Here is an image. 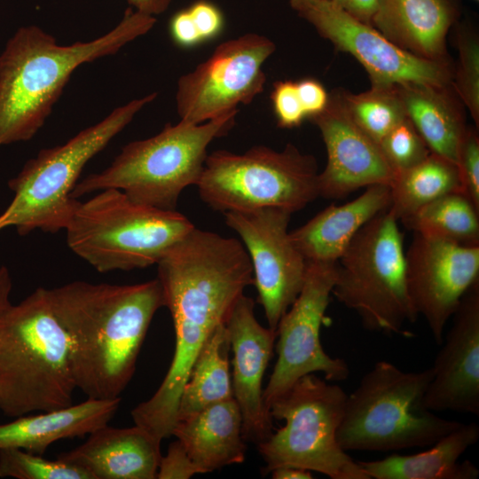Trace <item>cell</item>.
Here are the masks:
<instances>
[{
  "instance_id": "14",
  "label": "cell",
  "mask_w": 479,
  "mask_h": 479,
  "mask_svg": "<svg viewBox=\"0 0 479 479\" xmlns=\"http://www.w3.org/2000/svg\"><path fill=\"white\" fill-rule=\"evenodd\" d=\"M223 215L249 256L258 302L268 326L276 330L299 294L307 270V261L294 245L288 231L292 213L264 208Z\"/></svg>"
},
{
  "instance_id": "17",
  "label": "cell",
  "mask_w": 479,
  "mask_h": 479,
  "mask_svg": "<svg viewBox=\"0 0 479 479\" xmlns=\"http://www.w3.org/2000/svg\"><path fill=\"white\" fill-rule=\"evenodd\" d=\"M318 128L327 154L318 173V197L342 199L359 188L390 186L396 173L379 145L351 119L341 90L329 95L326 108L310 118Z\"/></svg>"
},
{
  "instance_id": "16",
  "label": "cell",
  "mask_w": 479,
  "mask_h": 479,
  "mask_svg": "<svg viewBox=\"0 0 479 479\" xmlns=\"http://www.w3.org/2000/svg\"><path fill=\"white\" fill-rule=\"evenodd\" d=\"M408 294L436 343L444 341V327L462 297L479 279V246L413 233L405 251Z\"/></svg>"
},
{
  "instance_id": "36",
  "label": "cell",
  "mask_w": 479,
  "mask_h": 479,
  "mask_svg": "<svg viewBox=\"0 0 479 479\" xmlns=\"http://www.w3.org/2000/svg\"><path fill=\"white\" fill-rule=\"evenodd\" d=\"M197 474L203 473L177 440L169 444L166 455H161L156 478L188 479Z\"/></svg>"
},
{
  "instance_id": "21",
  "label": "cell",
  "mask_w": 479,
  "mask_h": 479,
  "mask_svg": "<svg viewBox=\"0 0 479 479\" xmlns=\"http://www.w3.org/2000/svg\"><path fill=\"white\" fill-rule=\"evenodd\" d=\"M459 14L454 0H380L371 26L417 57L451 62L446 38Z\"/></svg>"
},
{
  "instance_id": "30",
  "label": "cell",
  "mask_w": 479,
  "mask_h": 479,
  "mask_svg": "<svg viewBox=\"0 0 479 479\" xmlns=\"http://www.w3.org/2000/svg\"><path fill=\"white\" fill-rule=\"evenodd\" d=\"M341 95L351 119L377 144L406 117L395 86H371L357 94L341 90Z\"/></svg>"
},
{
  "instance_id": "4",
  "label": "cell",
  "mask_w": 479,
  "mask_h": 479,
  "mask_svg": "<svg viewBox=\"0 0 479 479\" xmlns=\"http://www.w3.org/2000/svg\"><path fill=\"white\" fill-rule=\"evenodd\" d=\"M68 336L36 288L0 311V412L17 418L73 404Z\"/></svg>"
},
{
  "instance_id": "37",
  "label": "cell",
  "mask_w": 479,
  "mask_h": 479,
  "mask_svg": "<svg viewBox=\"0 0 479 479\" xmlns=\"http://www.w3.org/2000/svg\"><path fill=\"white\" fill-rule=\"evenodd\" d=\"M187 9L202 43L213 40L222 33L224 19L216 4L206 0H200Z\"/></svg>"
},
{
  "instance_id": "12",
  "label": "cell",
  "mask_w": 479,
  "mask_h": 479,
  "mask_svg": "<svg viewBox=\"0 0 479 479\" xmlns=\"http://www.w3.org/2000/svg\"><path fill=\"white\" fill-rule=\"evenodd\" d=\"M336 273L337 262H307L302 287L276 329L278 359L263 391L269 413L271 404L303 375L319 372L327 381H341L349 375L347 363L330 357L320 342Z\"/></svg>"
},
{
  "instance_id": "35",
  "label": "cell",
  "mask_w": 479,
  "mask_h": 479,
  "mask_svg": "<svg viewBox=\"0 0 479 479\" xmlns=\"http://www.w3.org/2000/svg\"><path fill=\"white\" fill-rule=\"evenodd\" d=\"M271 100L280 128L298 127L307 118L297 93L296 82L285 80L274 82Z\"/></svg>"
},
{
  "instance_id": "1",
  "label": "cell",
  "mask_w": 479,
  "mask_h": 479,
  "mask_svg": "<svg viewBox=\"0 0 479 479\" xmlns=\"http://www.w3.org/2000/svg\"><path fill=\"white\" fill-rule=\"evenodd\" d=\"M46 291L69 339L76 389L89 398L119 397L152 319L164 306L158 279L133 285L74 281Z\"/></svg>"
},
{
  "instance_id": "31",
  "label": "cell",
  "mask_w": 479,
  "mask_h": 479,
  "mask_svg": "<svg viewBox=\"0 0 479 479\" xmlns=\"http://www.w3.org/2000/svg\"><path fill=\"white\" fill-rule=\"evenodd\" d=\"M0 477L16 479H91L81 467L59 459L50 460L41 455L17 448L0 449Z\"/></svg>"
},
{
  "instance_id": "23",
  "label": "cell",
  "mask_w": 479,
  "mask_h": 479,
  "mask_svg": "<svg viewBox=\"0 0 479 479\" xmlns=\"http://www.w3.org/2000/svg\"><path fill=\"white\" fill-rule=\"evenodd\" d=\"M172 436L203 474L245 459L242 415L233 397L177 420Z\"/></svg>"
},
{
  "instance_id": "28",
  "label": "cell",
  "mask_w": 479,
  "mask_h": 479,
  "mask_svg": "<svg viewBox=\"0 0 479 479\" xmlns=\"http://www.w3.org/2000/svg\"><path fill=\"white\" fill-rule=\"evenodd\" d=\"M451 192H462L458 166L431 152L420 163L396 174L390 185L389 210L401 221Z\"/></svg>"
},
{
  "instance_id": "38",
  "label": "cell",
  "mask_w": 479,
  "mask_h": 479,
  "mask_svg": "<svg viewBox=\"0 0 479 479\" xmlns=\"http://www.w3.org/2000/svg\"><path fill=\"white\" fill-rule=\"evenodd\" d=\"M297 93L307 118L321 113L329 99L324 86L313 78H304L296 82Z\"/></svg>"
},
{
  "instance_id": "6",
  "label": "cell",
  "mask_w": 479,
  "mask_h": 479,
  "mask_svg": "<svg viewBox=\"0 0 479 479\" xmlns=\"http://www.w3.org/2000/svg\"><path fill=\"white\" fill-rule=\"evenodd\" d=\"M431 367L404 372L381 360L347 395L338 429L348 451L389 452L429 446L461 423L436 415L423 405L432 379Z\"/></svg>"
},
{
  "instance_id": "26",
  "label": "cell",
  "mask_w": 479,
  "mask_h": 479,
  "mask_svg": "<svg viewBox=\"0 0 479 479\" xmlns=\"http://www.w3.org/2000/svg\"><path fill=\"white\" fill-rule=\"evenodd\" d=\"M478 439L476 423H461L423 452L357 462L370 479H475L478 468L459 458Z\"/></svg>"
},
{
  "instance_id": "8",
  "label": "cell",
  "mask_w": 479,
  "mask_h": 479,
  "mask_svg": "<svg viewBox=\"0 0 479 479\" xmlns=\"http://www.w3.org/2000/svg\"><path fill=\"white\" fill-rule=\"evenodd\" d=\"M156 97L153 92L118 106L65 144L42 149L28 160L8 182L14 198L0 214V231L14 226L27 235L36 229L65 230L78 203L71 192L85 165Z\"/></svg>"
},
{
  "instance_id": "44",
  "label": "cell",
  "mask_w": 479,
  "mask_h": 479,
  "mask_svg": "<svg viewBox=\"0 0 479 479\" xmlns=\"http://www.w3.org/2000/svg\"><path fill=\"white\" fill-rule=\"evenodd\" d=\"M474 1H476V2H478L479 0H474Z\"/></svg>"
},
{
  "instance_id": "33",
  "label": "cell",
  "mask_w": 479,
  "mask_h": 479,
  "mask_svg": "<svg viewBox=\"0 0 479 479\" xmlns=\"http://www.w3.org/2000/svg\"><path fill=\"white\" fill-rule=\"evenodd\" d=\"M378 145L396 174L415 166L431 153L407 117L390 130Z\"/></svg>"
},
{
  "instance_id": "7",
  "label": "cell",
  "mask_w": 479,
  "mask_h": 479,
  "mask_svg": "<svg viewBox=\"0 0 479 479\" xmlns=\"http://www.w3.org/2000/svg\"><path fill=\"white\" fill-rule=\"evenodd\" d=\"M195 225L177 210L137 203L107 188L79 201L65 228L67 243L99 272L145 269Z\"/></svg>"
},
{
  "instance_id": "41",
  "label": "cell",
  "mask_w": 479,
  "mask_h": 479,
  "mask_svg": "<svg viewBox=\"0 0 479 479\" xmlns=\"http://www.w3.org/2000/svg\"><path fill=\"white\" fill-rule=\"evenodd\" d=\"M271 474L274 479H311L313 477L310 471L291 466L276 467L271 471Z\"/></svg>"
},
{
  "instance_id": "5",
  "label": "cell",
  "mask_w": 479,
  "mask_h": 479,
  "mask_svg": "<svg viewBox=\"0 0 479 479\" xmlns=\"http://www.w3.org/2000/svg\"><path fill=\"white\" fill-rule=\"evenodd\" d=\"M237 113L200 124L167 123L155 136L124 145L110 166L77 182L71 197L115 188L137 203L176 210L182 192L197 185L208 145L232 128Z\"/></svg>"
},
{
  "instance_id": "27",
  "label": "cell",
  "mask_w": 479,
  "mask_h": 479,
  "mask_svg": "<svg viewBox=\"0 0 479 479\" xmlns=\"http://www.w3.org/2000/svg\"><path fill=\"white\" fill-rule=\"evenodd\" d=\"M231 342L225 323L205 342L183 388L177 420L233 397L229 368Z\"/></svg>"
},
{
  "instance_id": "32",
  "label": "cell",
  "mask_w": 479,
  "mask_h": 479,
  "mask_svg": "<svg viewBox=\"0 0 479 479\" xmlns=\"http://www.w3.org/2000/svg\"><path fill=\"white\" fill-rule=\"evenodd\" d=\"M458 62L453 68L452 85L475 127L479 126V39L468 28L459 27L456 35Z\"/></svg>"
},
{
  "instance_id": "19",
  "label": "cell",
  "mask_w": 479,
  "mask_h": 479,
  "mask_svg": "<svg viewBox=\"0 0 479 479\" xmlns=\"http://www.w3.org/2000/svg\"><path fill=\"white\" fill-rule=\"evenodd\" d=\"M225 326L233 353L232 386L242 415L243 437L258 445L272 433V418L263 403L262 383L277 332L257 321L255 302L245 294L236 302Z\"/></svg>"
},
{
  "instance_id": "15",
  "label": "cell",
  "mask_w": 479,
  "mask_h": 479,
  "mask_svg": "<svg viewBox=\"0 0 479 479\" xmlns=\"http://www.w3.org/2000/svg\"><path fill=\"white\" fill-rule=\"evenodd\" d=\"M300 16L339 51L353 56L367 72L371 86L452 84L451 62L424 59L399 48L373 26L354 19L331 0L316 4Z\"/></svg>"
},
{
  "instance_id": "25",
  "label": "cell",
  "mask_w": 479,
  "mask_h": 479,
  "mask_svg": "<svg viewBox=\"0 0 479 479\" xmlns=\"http://www.w3.org/2000/svg\"><path fill=\"white\" fill-rule=\"evenodd\" d=\"M395 87L406 117L429 150L457 164L467 126L465 106L452 85L405 82Z\"/></svg>"
},
{
  "instance_id": "43",
  "label": "cell",
  "mask_w": 479,
  "mask_h": 479,
  "mask_svg": "<svg viewBox=\"0 0 479 479\" xmlns=\"http://www.w3.org/2000/svg\"><path fill=\"white\" fill-rule=\"evenodd\" d=\"M325 0H288L291 7L296 11L299 15Z\"/></svg>"
},
{
  "instance_id": "24",
  "label": "cell",
  "mask_w": 479,
  "mask_h": 479,
  "mask_svg": "<svg viewBox=\"0 0 479 479\" xmlns=\"http://www.w3.org/2000/svg\"><path fill=\"white\" fill-rule=\"evenodd\" d=\"M121 398H89L80 404L0 423V449L17 448L43 455L54 442L82 436L106 425Z\"/></svg>"
},
{
  "instance_id": "10",
  "label": "cell",
  "mask_w": 479,
  "mask_h": 479,
  "mask_svg": "<svg viewBox=\"0 0 479 479\" xmlns=\"http://www.w3.org/2000/svg\"><path fill=\"white\" fill-rule=\"evenodd\" d=\"M346 399L342 388L314 373L299 378L270 407L285 425L257 445L263 473L291 466L332 479H370L338 442Z\"/></svg>"
},
{
  "instance_id": "22",
  "label": "cell",
  "mask_w": 479,
  "mask_h": 479,
  "mask_svg": "<svg viewBox=\"0 0 479 479\" xmlns=\"http://www.w3.org/2000/svg\"><path fill=\"white\" fill-rule=\"evenodd\" d=\"M389 205L390 186H368L357 198L331 205L291 231V240L307 262H337L359 230Z\"/></svg>"
},
{
  "instance_id": "40",
  "label": "cell",
  "mask_w": 479,
  "mask_h": 479,
  "mask_svg": "<svg viewBox=\"0 0 479 479\" xmlns=\"http://www.w3.org/2000/svg\"><path fill=\"white\" fill-rule=\"evenodd\" d=\"M354 19L371 25L380 0H331Z\"/></svg>"
},
{
  "instance_id": "34",
  "label": "cell",
  "mask_w": 479,
  "mask_h": 479,
  "mask_svg": "<svg viewBox=\"0 0 479 479\" xmlns=\"http://www.w3.org/2000/svg\"><path fill=\"white\" fill-rule=\"evenodd\" d=\"M478 129L467 127L459 145L457 166L462 193L479 209Z\"/></svg>"
},
{
  "instance_id": "39",
  "label": "cell",
  "mask_w": 479,
  "mask_h": 479,
  "mask_svg": "<svg viewBox=\"0 0 479 479\" xmlns=\"http://www.w3.org/2000/svg\"><path fill=\"white\" fill-rule=\"evenodd\" d=\"M172 41L181 48H192L202 43L188 9L177 12L169 23Z\"/></svg>"
},
{
  "instance_id": "13",
  "label": "cell",
  "mask_w": 479,
  "mask_h": 479,
  "mask_svg": "<svg viewBox=\"0 0 479 479\" xmlns=\"http://www.w3.org/2000/svg\"><path fill=\"white\" fill-rule=\"evenodd\" d=\"M276 50L269 38L247 33L219 44L211 56L177 82L180 120L200 124L250 104L263 90V65Z\"/></svg>"
},
{
  "instance_id": "20",
  "label": "cell",
  "mask_w": 479,
  "mask_h": 479,
  "mask_svg": "<svg viewBox=\"0 0 479 479\" xmlns=\"http://www.w3.org/2000/svg\"><path fill=\"white\" fill-rule=\"evenodd\" d=\"M161 443L136 424L124 428L106 424L57 459L81 467L91 479H154L161 457Z\"/></svg>"
},
{
  "instance_id": "2",
  "label": "cell",
  "mask_w": 479,
  "mask_h": 479,
  "mask_svg": "<svg viewBox=\"0 0 479 479\" xmlns=\"http://www.w3.org/2000/svg\"><path fill=\"white\" fill-rule=\"evenodd\" d=\"M157 271L174 324L175 350L160 387L131 411V417L161 442L172 436L180 396L196 357L225 323L251 277L230 255L204 246L172 253L157 264Z\"/></svg>"
},
{
  "instance_id": "3",
  "label": "cell",
  "mask_w": 479,
  "mask_h": 479,
  "mask_svg": "<svg viewBox=\"0 0 479 479\" xmlns=\"http://www.w3.org/2000/svg\"><path fill=\"white\" fill-rule=\"evenodd\" d=\"M155 23L154 16L129 9L106 34L69 45L35 25L18 28L0 52V145L31 139L80 66L115 54Z\"/></svg>"
},
{
  "instance_id": "29",
  "label": "cell",
  "mask_w": 479,
  "mask_h": 479,
  "mask_svg": "<svg viewBox=\"0 0 479 479\" xmlns=\"http://www.w3.org/2000/svg\"><path fill=\"white\" fill-rule=\"evenodd\" d=\"M400 222L412 233L479 246V209L462 192L443 195Z\"/></svg>"
},
{
  "instance_id": "9",
  "label": "cell",
  "mask_w": 479,
  "mask_h": 479,
  "mask_svg": "<svg viewBox=\"0 0 479 479\" xmlns=\"http://www.w3.org/2000/svg\"><path fill=\"white\" fill-rule=\"evenodd\" d=\"M397 223L387 209L359 230L337 261L332 291L365 329L388 334H405L404 326L419 317L408 294Z\"/></svg>"
},
{
  "instance_id": "11",
  "label": "cell",
  "mask_w": 479,
  "mask_h": 479,
  "mask_svg": "<svg viewBox=\"0 0 479 479\" xmlns=\"http://www.w3.org/2000/svg\"><path fill=\"white\" fill-rule=\"evenodd\" d=\"M316 159L287 144L255 145L243 153L208 154L196 185L204 203L223 214L276 208L292 214L318 197Z\"/></svg>"
},
{
  "instance_id": "18",
  "label": "cell",
  "mask_w": 479,
  "mask_h": 479,
  "mask_svg": "<svg viewBox=\"0 0 479 479\" xmlns=\"http://www.w3.org/2000/svg\"><path fill=\"white\" fill-rule=\"evenodd\" d=\"M441 343L423 405L479 415V279L467 291Z\"/></svg>"
},
{
  "instance_id": "42",
  "label": "cell",
  "mask_w": 479,
  "mask_h": 479,
  "mask_svg": "<svg viewBox=\"0 0 479 479\" xmlns=\"http://www.w3.org/2000/svg\"><path fill=\"white\" fill-rule=\"evenodd\" d=\"M12 291V280L10 273L5 267L0 268V311L7 308L11 303L10 294Z\"/></svg>"
}]
</instances>
